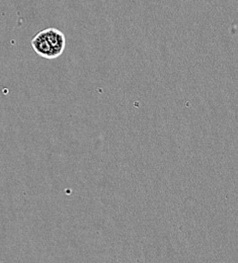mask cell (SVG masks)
<instances>
[{"label":"cell","instance_id":"6da1fadb","mask_svg":"<svg viewBox=\"0 0 238 263\" xmlns=\"http://www.w3.org/2000/svg\"><path fill=\"white\" fill-rule=\"evenodd\" d=\"M34 52L45 59L60 57L66 47V37L58 29L48 28L36 33L32 40Z\"/></svg>","mask_w":238,"mask_h":263}]
</instances>
